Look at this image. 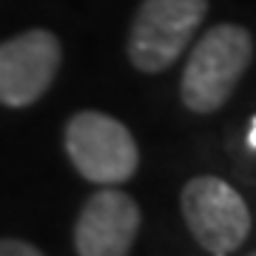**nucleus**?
<instances>
[{"instance_id": "f257e3e1", "label": "nucleus", "mask_w": 256, "mask_h": 256, "mask_svg": "<svg viewBox=\"0 0 256 256\" xmlns=\"http://www.w3.org/2000/svg\"><path fill=\"white\" fill-rule=\"evenodd\" d=\"M254 57V40L242 26L222 23L205 32L182 72V102L196 114L222 108Z\"/></svg>"}, {"instance_id": "f03ea898", "label": "nucleus", "mask_w": 256, "mask_h": 256, "mask_svg": "<svg viewBox=\"0 0 256 256\" xmlns=\"http://www.w3.org/2000/svg\"><path fill=\"white\" fill-rule=\"evenodd\" d=\"M205 12L208 0H142L128 37L131 63L148 74L165 72L185 52Z\"/></svg>"}, {"instance_id": "7ed1b4c3", "label": "nucleus", "mask_w": 256, "mask_h": 256, "mask_svg": "<svg viewBox=\"0 0 256 256\" xmlns=\"http://www.w3.org/2000/svg\"><path fill=\"white\" fill-rule=\"evenodd\" d=\"M66 151L86 180L100 185L126 182L137 171V142L120 120L100 111H80L66 128Z\"/></svg>"}, {"instance_id": "20e7f679", "label": "nucleus", "mask_w": 256, "mask_h": 256, "mask_svg": "<svg viewBox=\"0 0 256 256\" xmlns=\"http://www.w3.org/2000/svg\"><path fill=\"white\" fill-rule=\"evenodd\" d=\"M182 214L194 239L208 254H234L250 234L245 200L220 176H194L182 188Z\"/></svg>"}, {"instance_id": "39448f33", "label": "nucleus", "mask_w": 256, "mask_h": 256, "mask_svg": "<svg viewBox=\"0 0 256 256\" xmlns=\"http://www.w3.org/2000/svg\"><path fill=\"white\" fill-rule=\"evenodd\" d=\"M60 43L48 32H26L0 46V102L20 108L34 102L54 80Z\"/></svg>"}, {"instance_id": "423d86ee", "label": "nucleus", "mask_w": 256, "mask_h": 256, "mask_svg": "<svg viewBox=\"0 0 256 256\" xmlns=\"http://www.w3.org/2000/svg\"><path fill=\"white\" fill-rule=\"evenodd\" d=\"M140 230V208L128 194L106 188L86 202L74 245L80 256H126Z\"/></svg>"}, {"instance_id": "0eeeda50", "label": "nucleus", "mask_w": 256, "mask_h": 256, "mask_svg": "<svg viewBox=\"0 0 256 256\" xmlns=\"http://www.w3.org/2000/svg\"><path fill=\"white\" fill-rule=\"evenodd\" d=\"M0 256H40V250L20 239H0Z\"/></svg>"}, {"instance_id": "6e6552de", "label": "nucleus", "mask_w": 256, "mask_h": 256, "mask_svg": "<svg viewBox=\"0 0 256 256\" xmlns=\"http://www.w3.org/2000/svg\"><path fill=\"white\" fill-rule=\"evenodd\" d=\"M248 146L256 148V117H254V122H250V131H248Z\"/></svg>"}]
</instances>
